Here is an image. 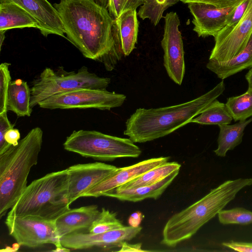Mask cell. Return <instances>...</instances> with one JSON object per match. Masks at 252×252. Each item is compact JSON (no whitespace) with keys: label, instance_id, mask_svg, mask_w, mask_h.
I'll list each match as a JSON object with an SVG mask.
<instances>
[{"label":"cell","instance_id":"obj_1","mask_svg":"<svg viewBox=\"0 0 252 252\" xmlns=\"http://www.w3.org/2000/svg\"><path fill=\"white\" fill-rule=\"evenodd\" d=\"M53 6L66 39L85 58L102 63L107 71L113 70L124 54L108 9L93 0H60Z\"/></svg>","mask_w":252,"mask_h":252},{"label":"cell","instance_id":"obj_2","mask_svg":"<svg viewBox=\"0 0 252 252\" xmlns=\"http://www.w3.org/2000/svg\"><path fill=\"white\" fill-rule=\"evenodd\" d=\"M224 90L222 81L207 93L183 103L158 108H138L126 120L124 134L134 143L165 136L190 123Z\"/></svg>","mask_w":252,"mask_h":252},{"label":"cell","instance_id":"obj_3","mask_svg":"<svg viewBox=\"0 0 252 252\" xmlns=\"http://www.w3.org/2000/svg\"><path fill=\"white\" fill-rule=\"evenodd\" d=\"M252 185V178H238L224 182L202 198L167 220L161 243L170 247L191 238L214 218L243 188Z\"/></svg>","mask_w":252,"mask_h":252},{"label":"cell","instance_id":"obj_4","mask_svg":"<svg viewBox=\"0 0 252 252\" xmlns=\"http://www.w3.org/2000/svg\"><path fill=\"white\" fill-rule=\"evenodd\" d=\"M43 132L32 128L16 146H11L0 155V217L16 202L27 187V179L37 163Z\"/></svg>","mask_w":252,"mask_h":252},{"label":"cell","instance_id":"obj_5","mask_svg":"<svg viewBox=\"0 0 252 252\" xmlns=\"http://www.w3.org/2000/svg\"><path fill=\"white\" fill-rule=\"evenodd\" d=\"M67 168L47 174L27 186L7 214L8 217L33 216L55 220L69 209Z\"/></svg>","mask_w":252,"mask_h":252},{"label":"cell","instance_id":"obj_6","mask_svg":"<svg viewBox=\"0 0 252 252\" xmlns=\"http://www.w3.org/2000/svg\"><path fill=\"white\" fill-rule=\"evenodd\" d=\"M110 82V78L91 72L86 66L73 71H67L63 66L55 70L46 67L32 82L30 106L33 108L58 94L81 89L106 90Z\"/></svg>","mask_w":252,"mask_h":252},{"label":"cell","instance_id":"obj_7","mask_svg":"<svg viewBox=\"0 0 252 252\" xmlns=\"http://www.w3.org/2000/svg\"><path fill=\"white\" fill-rule=\"evenodd\" d=\"M63 146L67 151L104 161L137 158L142 152L129 138L112 136L95 130H74L66 137Z\"/></svg>","mask_w":252,"mask_h":252},{"label":"cell","instance_id":"obj_8","mask_svg":"<svg viewBox=\"0 0 252 252\" xmlns=\"http://www.w3.org/2000/svg\"><path fill=\"white\" fill-rule=\"evenodd\" d=\"M126 99L123 94L106 90L81 89L50 96L38 105L47 109L94 108L110 110L121 106Z\"/></svg>","mask_w":252,"mask_h":252},{"label":"cell","instance_id":"obj_9","mask_svg":"<svg viewBox=\"0 0 252 252\" xmlns=\"http://www.w3.org/2000/svg\"><path fill=\"white\" fill-rule=\"evenodd\" d=\"M5 223L9 235L19 246L35 248L47 244L56 246L61 243L55 220L33 216H7Z\"/></svg>","mask_w":252,"mask_h":252},{"label":"cell","instance_id":"obj_10","mask_svg":"<svg viewBox=\"0 0 252 252\" xmlns=\"http://www.w3.org/2000/svg\"><path fill=\"white\" fill-rule=\"evenodd\" d=\"M164 33L161 45L164 52V66L170 78L181 85L185 73L184 44L179 30L180 21L177 13L170 12L163 17Z\"/></svg>","mask_w":252,"mask_h":252},{"label":"cell","instance_id":"obj_11","mask_svg":"<svg viewBox=\"0 0 252 252\" xmlns=\"http://www.w3.org/2000/svg\"><path fill=\"white\" fill-rule=\"evenodd\" d=\"M141 230L140 226L130 225L98 234L75 232L62 237L61 242L71 250L94 248L108 250L121 248L124 242L135 238Z\"/></svg>","mask_w":252,"mask_h":252},{"label":"cell","instance_id":"obj_12","mask_svg":"<svg viewBox=\"0 0 252 252\" xmlns=\"http://www.w3.org/2000/svg\"><path fill=\"white\" fill-rule=\"evenodd\" d=\"M118 169L114 165L100 162L77 164L68 167L69 204L108 178Z\"/></svg>","mask_w":252,"mask_h":252},{"label":"cell","instance_id":"obj_13","mask_svg":"<svg viewBox=\"0 0 252 252\" xmlns=\"http://www.w3.org/2000/svg\"><path fill=\"white\" fill-rule=\"evenodd\" d=\"M252 33V0L243 17L232 30L221 39L215 41L209 61H228L246 47Z\"/></svg>","mask_w":252,"mask_h":252},{"label":"cell","instance_id":"obj_14","mask_svg":"<svg viewBox=\"0 0 252 252\" xmlns=\"http://www.w3.org/2000/svg\"><path fill=\"white\" fill-rule=\"evenodd\" d=\"M188 7L193 16V30L198 37H215L226 25L235 7L220 8L198 2H189Z\"/></svg>","mask_w":252,"mask_h":252},{"label":"cell","instance_id":"obj_15","mask_svg":"<svg viewBox=\"0 0 252 252\" xmlns=\"http://www.w3.org/2000/svg\"><path fill=\"white\" fill-rule=\"evenodd\" d=\"M169 157L152 158L118 169L108 178L82 195L97 197L137 178L146 172L168 162Z\"/></svg>","mask_w":252,"mask_h":252},{"label":"cell","instance_id":"obj_16","mask_svg":"<svg viewBox=\"0 0 252 252\" xmlns=\"http://www.w3.org/2000/svg\"><path fill=\"white\" fill-rule=\"evenodd\" d=\"M3 2H13L24 9L38 22L43 36L54 34L66 38L59 13L47 0H0Z\"/></svg>","mask_w":252,"mask_h":252},{"label":"cell","instance_id":"obj_17","mask_svg":"<svg viewBox=\"0 0 252 252\" xmlns=\"http://www.w3.org/2000/svg\"><path fill=\"white\" fill-rule=\"evenodd\" d=\"M100 212L96 205L68 209L55 220L59 236L61 238L81 230H88Z\"/></svg>","mask_w":252,"mask_h":252},{"label":"cell","instance_id":"obj_18","mask_svg":"<svg viewBox=\"0 0 252 252\" xmlns=\"http://www.w3.org/2000/svg\"><path fill=\"white\" fill-rule=\"evenodd\" d=\"M180 170L154 184L131 189H115L105 193L103 196L115 198L122 201L138 202L147 198H158L178 175Z\"/></svg>","mask_w":252,"mask_h":252},{"label":"cell","instance_id":"obj_19","mask_svg":"<svg viewBox=\"0 0 252 252\" xmlns=\"http://www.w3.org/2000/svg\"><path fill=\"white\" fill-rule=\"evenodd\" d=\"M33 28L38 22L24 9L13 2L0 3V32L9 29Z\"/></svg>","mask_w":252,"mask_h":252},{"label":"cell","instance_id":"obj_20","mask_svg":"<svg viewBox=\"0 0 252 252\" xmlns=\"http://www.w3.org/2000/svg\"><path fill=\"white\" fill-rule=\"evenodd\" d=\"M136 9L124 11L115 19L117 33L125 56L135 48L138 32Z\"/></svg>","mask_w":252,"mask_h":252},{"label":"cell","instance_id":"obj_21","mask_svg":"<svg viewBox=\"0 0 252 252\" xmlns=\"http://www.w3.org/2000/svg\"><path fill=\"white\" fill-rule=\"evenodd\" d=\"M206 67L222 80L252 67V33L246 47L236 56L224 62L209 61Z\"/></svg>","mask_w":252,"mask_h":252},{"label":"cell","instance_id":"obj_22","mask_svg":"<svg viewBox=\"0 0 252 252\" xmlns=\"http://www.w3.org/2000/svg\"><path fill=\"white\" fill-rule=\"evenodd\" d=\"M31 88L26 81L21 79L11 81L8 91L7 111H12L18 117L31 116Z\"/></svg>","mask_w":252,"mask_h":252},{"label":"cell","instance_id":"obj_23","mask_svg":"<svg viewBox=\"0 0 252 252\" xmlns=\"http://www.w3.org/2000/svg\"><path fill=\"white\" fill-rule=\"evenodd\" d=\"M252 122V117L232 125H219L218 147L214 151L215 154L219 157H224L228 151L233 150L239 145L242 142L246 127Z\"/></svg>","mask_w":252,"mask_h":252},{"label":"cell","instance_id":"obj_24","mask_svg":"<svg viewBox=\"0 0 252 252\" xmlns=\"http://www.w3.org/2000/svg\"><path fill=\"white\" fill-rule=\"evenodd\" d=\"M180 167L181 165L178 162H167L146 172L116 189H131L139 187L151 185L164 179L175 171L180 170Z\"/></svg>","mask_w":252,"mask_h":252},{"label":"cell","instance_id":"obj_25","mask_svg":"<svg viewBox=\"0 0 252 252\" xmlns=\"http://www.w3.org/2000/svg\"><path fill=\"white\" fill-rule=\"evenodd\" d=\"M233 120L225 104L216 99L190 123L201 125H229Z\"/></svg>","mask_w":252,"mask_h":252},{"label":"cell","instance_id":"obj_26","mask_svg":"<svg viewBox=\"0 0 252 252\" xmlns=\"http://www.w3.org/2000/svg\"><path fill=\"white\" fill-rule=\"evenodd\" d=\"M226 107L235 121H243L252 117V88L245 93L227 98Z\"/></svg>","mask_w":252,"mask_h":252},{"label":"cell","instance_id":"obj_27","mask_svg":"<svg viewBox=\"0 0 252 252\" xmlns=\"http://www.w3.org/2000/svg\"><path fill=\"white\" fill-rule=\"evenodd\" d=\"M179 0H144L137 13L142 20L148 19L152 24L157 26L161 18L163 12L169 7L175 4Z\"/></svg>","mask_w":252,"mask_h":252},{"label":"cell","instance_id":"obj_28","mask_svg":"<svg viewBox=\"0 0 252 252\" xmlns=\"http://www.w3.org/2000/svg\"><path fill=\"white\" fill-rule=\"evenodd\" d=\"M124 226L122 222L117 218L116 213L102 208L88 231L92 234H98L118 229Z\"/></svg>","mask_w":252,"mask_h":252},{"label":"cell","instance_id":"obj_29","mask_svg":"<svg viewBox=\"0 0 252 252\" xmlns=\"http://www.w3.org/2000/svg\"><path fill=\"white\" fill-rule=\"evenodd\" d=\"M218 215L220 222L223 224L252 223V212L243 208L222 210Z\"/></svg>","mask_w":252,"mask_h":252},{"label":"cell","instance_id":"obj_30","mask_svg":"<svg viewBox=\"0 0 252 252\" xmlns=\"http://www.w3.org/2000/svg\"><path fill=\"white\" fill-rule=\"evenodd\" d=\"M10 65L7 63H1L0 65V114L7 112L8 91L11 81L9 69Z\"/></svg>","mask_w":252,"mask_h":252},{"label":"cell","instance_id":"obj_31","mask_svg":"<svg viewBox=\"0 0 252 252\" xmlns=\"http://www.w3.org/2000/svg\"><path fill=\"white\" fill-rule=\"evenodd\" d=\"M144 2V0H109L108 10L115 19L126 10L136 9Z\"/></svg>","mask_w":252,"mask_h":252},{"label":"cell","instance_id":"obj_32","mask_svg":"<svg viewBox=\"0 0 252 252\" xmlns=\"http://www.w3.org/2000/svg\"><path fill=\"white\" fill-rule=\"evenodd\" d=\"M7 112L0 114V155L4 153L12 146L5 140L4 135L8 130L13 128L7 117Z\"/></svg>","mask_w":252,"mask_h":252},{"label":"cell","instance_id":"obj_33","mask_svg":"<svg viewBox=\"0 0 252 252\" xmlns=\"http://www.w3.org/2000/svg\"><path fill=\"white\" fill-rule=\"evenodd\" d=\"M184 3L191 2H203L214 5L220 8L236 6L244 0H179Z\"/></svg>","mask_w":252,"mask_h":252},{"label":"cell","instance_id":"obj_34","mask_svg":"<svg viewBox=\"0 0 252 252\" xmlns=\"http://www.w3.org/2000/svg\"><path fill=\"white\" fill-rule=\"evenodd\" d=\"M222 245L237 252H252V244L251 243L231 241L224 242L222 243Z\"/></svg>","mask_w":252,"mask_h":252},{"label":"cell","instance_id":"obj_35","mask_svg":"<svg viewBox=\"0 0 252 252\" xmlns=\"http://www.w3.org/2000/svg\"><path fill=\"white\" fill-rule=\"evenodd\" d=\"M20 137L19 130L17 128H12L5 133L4 139L9 145L16 146L19 143Z\"/></svg>","mask_w":252,"mask_h":252},{"label":"cell","instance_id":"obj_36","mask_svg":"<svg viewBox=\"0 0 252 252\" xmlns=\"http://www.w3.org/2000/svg\"><path fill=\"white\" fill-rule=\"evenodd\" d=\"M121 249L119 251H128V252H144L146 251L141 249V243L136 244H127V242H124L121 247Z\"/></svg>","mask_w":252,"mask_h":252},{"label":"cell","instance_id":"obj_37","mask_svg":"<svg viewBox=\"0 0 252 252\" xmlns=\"http://www.w3.org/2000/svg\"><path fill=\"white\" fill-rule=\"evenodd\" d=\"M245 78L248 83V87L252 88V67L245 75Z\"/></svg>","mask_w":252,"mask_h":252},{"label":"cell","instance_id":"obj_38","mask_svg":"<svg viewBox=\"0 0 252 252\" xmlns=\"http://www.w3.org/2000/svg\"><path fill=\"white\" fill-rule=\"evenodd\" d=\"M97 4L108 9L109 0H93Z\"/></svg>","mask_w":252,"mask_h":252},{"label":"cell","instance_id":"obj_39","mask_svg":"<svg viewBox=\"0 0 252 252\" xmlns=\"http://www.w3.org/2000/svg\"><path fill=\"white\" fill-rule=\"evenodd\" d=\"M4 33L3 32H0V48L1 49L2 45L4 39Z\"/></svg>","mask_w":252,"mask_h":252},{"label":"cell","instance_id":"obj_40","mask_svg":"<svg viewBox=\"0 0 252 252\" xmlns=\"http://www.w3.org/2000/svg\"></svg>","mask_w":252,"mask_h":252}]
</instances>
